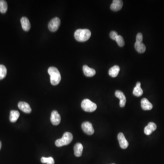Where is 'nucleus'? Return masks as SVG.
I'll list each match as a JSON object with an SVG mask.
<instances>
[{
    "label": "nucleus",
    "mask_w": 164,
    "mask_h": 164,
    "mask_svg": "<svg viewBox=\"0 0 164 164\" xmlns=\"http://www.w3.org/2000/svg\"><path fill=\"white\" fill-rule=\"evenodd\" d=\"M21 22L23 30L27 32L30 30L31 28V24L27 18L26 17H22L21 19Z\"/></svg>",
    "instance_id": "ddd939ff"
},
{
    "label": "nucleus",
    "mask_w": 164,
    "mask_h": 164,
    "mask_svg": "<svg viewBox=\"0 0 164 164\" xmlns=\"http://www.w3.org/2000/svg\"><path fill=\"white\" fill-rule=\"evenodd\" d=\"M8 10V4L4 0L0 1V12L2 13H5Z\"/></svg>",
    "instance_id": "412c9836"
},
{
    "label": "nucleus",
    "mask_w": 164,
    "mask_h": 164,
    "mask_svg": "<svg viewBox=\"0 0 164 164\" xmlns=\"http://www.w3.org/2000/svg\"><path fill=\"white\" fill-rule=\"evenodd\" d=\"M18 107L20 110L25 113H30L32 111V109L29 104L26 102H22V101L19 102Z\"/></svg>",
    "instance_id": "1a4fd4ad"
},
{
    "label": "nucleus",
    "mask_w": 164,
    "mask_h": 164,
    "mask_svg": "<svg viewBox=\"0 0 164 164\" xmlns=\"http://www.w3.org/2000/svg\"><path fill=\"white\" fill-rule=\"evenodd\" d=\"M20 116V113L18 111H11L10 112V121L11 122L15 123L17 121Z\"/></svg>",
    "instance_id": "aec40b11"
},
{
    "label": "nucleus",
    "mask_w": 164,
    "mask_h": 164,
    "mask_svg": "<svg viewBox=\"0 0 164 164\" xmlns=\"http://www.w3.org/2000/svg\"></svg>",
    "instance_id": "cd10ccee"
},
{
    "label": "nucleus",
    "mask_w": 164,
    "mask_h": 164,
    "mask_svg": "<svg viewBox=\"0 0 164 164\" xmlns=\"http://www.w3.org/2000/svg\"><path fill=\"white\" fill-rule=\"evenodd\" d=\"M7 74V69L4 65H0V80L4 79Z\"/></svg>",
    "instance_id": "5701e85b"
},
{
    "label": "nucleus",
    "mask_w": 164,
    "mask_h": 164,
    "mask_svg": "<svg viewBox=\"0 0 164 164\" xmlns=\"http://www.w3.org/2000/svg\"><path fill=\"white\" fill-rule=\"evenodd\" d=\"M135 50L140 53H144L146 50V47L143 43L136 42L134 44Z\"/></svg>",
    "instance_id": "6ab92c4d"
},
{
    "label": "nucleus",
    "mask_w": 164,
    "mask_h": 164,
    "mask_svg": "<svg viewBox=\"0 0 164 164\" xmlns=\"http://www.w3.org/2000/svg\"><path fill=\"white\" fill-rule=\"evenodd\" d=\"M136 42L137 43H142L143 41V35L141 33H138L136 36Z\"/></svg>",
    "instance_id": "393cba45"
},
{
    "label": "nucleus",
    "mask_w": 164,
    "mask_h": 164,
    "mask_svg": "<svg viewBox=\"0 0 164 164\" xmlns=\"http://www.w3.org/2000/svg\"><path fill=\"white\" fill-rule=\"evenodd\" d=\"M84 74L87 77H93L96 74V71L94 69L89 68L87 65H84L83 68Z\"/></svg>",
    "instance_id": "2eb2a0df"
},
{
    "label": "nucleus",
    "mask_w": 164,
    "mask_h": 164,
    "mask_svg": "<svg viewBox=\"0 0 164 164\" xmlns=\"http://www.w3.org/2000/svg\"><path fill=\"white\" fill-rule=\"evenodd\" d=\"M133 95L136 97H140L142 95L143 91L141 88V84L139 82H138L136 85V86L134 88L133 90Z\"/></svg>",
    "instance_id": "dca6fc26"
},
{
    "label": "nucleus",
    "mask_w": 164,
    "mask_h": 164,
    "mask_svg": "<svg viewBox=\"0 0 164 164\" xmlns=\"http://www.w3.org/2000/svg\"><path fill=\"white\" fill-rule=\"evenodd\" d=\"M118 36V34H117V32H115V31H112L110 33V34H109V36H110L111 38L113 40H115V41Z\"/></svg>",
    "instance_id": "a878e982"
},
{
    "label": "nucleus",
    "mask_w": 164,
    "mask_h": 164,
    "mask_svg": "<svg viewBox=\"0 0 164 164\" xmlns=\"http://www.w3.org/2000/svg\"><path fill=\"white\" fill-rule=\"evenodd\" d=\"M83 146L81 143H78L75 144L74 146V155L76 156L80 157L83 153Z\"/></svg>",
    "instance_id": "f3484780"
},
{
    "label": "nucleus",
    "mask_w": 164,
    "mask_h": 164,
    "mask_svg": "<svg viewBox=\"0 0 164 164\" xmlns=\"http://www.w3.org/2000/svg\"><path fill=\"white\" fill-rule=\"evenodd\" d=\"M141 106L144 111H150L153 108L152 104L147 98H143L141 101Z\"/></svg>",
    "instance_id": "4468645a"
},
{
    "label": "nucleus",
    "mask_w": 164,
    "mask_h": 164,
    "mask_svg": "<svg viewBox=\"0 0 164 164\" xmlns=\"http://www.w3.org/2000/svg\"><path fill=\"white\" fill-rule=\"evenodd\" d=\"M115 95L116 97L120 99V105L121 107H124L126 102V98L124 94L120 90H117L115 93Z\"/></svg>",
    "instance_id": "9d476101"
},
{
    "label": "nucleus",
    "mask_w": 164,
    "mask_h": 164,
    "mask_svg": "<svg viewBox=\"0 0 164 164\" xmlns=\"http://www.w3.org/2000/svg\"><path fill=\"white\" fill-rule=\"evenodd\" d=\"M118 140H119L120 146L122 149H125L129 146V143L125 138L124 134L122 133H120L118 135Z\"/></svg>",
    "instance_id": "6e6552de"
},
{
    "label": "nucleus",
    "mask_w": 164,
    "mask_h": 164,
    "mask_svg": "<svg viewBox=\"0 0 164 164\" xmlns=\"http://www.w3.org/2000/svg\"><path fill=\"white\" fill-rule=\"evenodd\" d=\"M2 147V142L0 141V150L1 149Z\"/></svg>",
    "instance_id": "bb28decb"
},
{
    "label": "nucleus",
    "mask_w": 164,
    "mask_h": 164,
    "mask_svg": "<svg viewBox=\"0 0 164 164\" xmlns=\"http://www.w3.org/2000/svg\"><path fill=\"white\" fill-rule=\"evenodd\" d=\"M82 128L84 132L88 135H92L95 132V130L92 124L89 122H85L83 123L82 124Z\"/></svg>",
    "instance_id": "423d86ee"
},
{
    "label": "nucleus",
    "mask_w": 164,
    "mask_h": 164,
    "mask_svg": "<svg viewBox=\"0 0 164 164\" xmlns=\"http://www.w3.org/2000/svg\"><path fill=\"white\" fill-rule=\"evenodd\" d=\"M120 67L118 65H115V66L112 67L109 70L108 73H109V75L111 77H113V78H115V77H116L118 76V74L120 72Z\"/></svg>",
    "instance_id": "a211bd4d"
},
{
    "label": "nucleus",
    "mask_w": 164,
    "mask_h": 164,
    "mask_svg": "<svg viewBox=\"0 0 164 164\" xmlns=\"http://www.w3.org/2000/svg\"><path fill=\"white\" fill-rule=\"evenodd\" d=\"M60 25V20L59 18L56 17L51 20L48 23V29L51 32H56L59 29Z\"/></svg>",
    "instance_id": "39448f33"
},
{
    "label": "nucleus",
    "mask_w": 164,
    "mask_h": 164,
    "mask_svg": "<svg viewBox=\"0 0 164 164\" xmlns=\"http://www.w3.org/2000/svg\"><path fill=\"white\" fill-rule=\"evenodd\" d=\"M157 126L156 124L153 122H150L144 129V132L147 135H149L156 129Z\"/></svg>",
    "instance_id": "f8f14e48"
},
{
    "label": "nucleus",
    "mask_w": 164,
    "mask_h": 164,
    "mask_svg": "<svg viewBox=\"0 0 164 164\" xmlns=\"http://www.w3.org/2000/svg\"><path fill=\"white\" fill-rule=\"evenodd\" d=\"M123 1L121 0H114L111 6V9L113 11H118L121 9Z\"/></svg>",
    "instance_id": "9b49d317"
},
{
    "label": "nucleus",
    "mask_w": 164,
    "mask_h": 164,
    "mask_svg": "<svg viewBox=\"0 0 164 164\" xmlns=\"http://www.w3.org/2000/svg\"><path fill=\"white\" fill-rule=\"evenodd\" d=\"M91 35V32L88 29H78L74 33L75 39L80 42L87 41L89 39Z\"/></svg>",
    "instance_id": "f03ea898"
},
{
    "label": "nucleus",
    "mask_w": 164,
    "mask_h": 164,
    "mask_svg": "<svg viewBox=\"0 0 164 164\" xmlns=\"http://www.w3.org/2000/svg\"><path fill=\"white\" fill-rule=\"evenodd\" d=\"M82 109L87 112H93L97 109V105L88 99H85L82 102Z\"/></svg>",
    "instance_id": "20e7f679"
},
{
    "label": "nucleus",
    "mask_w": 164,
    "mask_h": 164,
    "mask_svg": "<svg viewBox=\"0 0 164 164\" xmlns=\"http://www.w3.org/2000/svg\"><path fill=\"white\" fill-rule=\"evenodd\" d=\"M73 140V136L71 133L65 132L62 138L55 141V145L58 147H62L69 145Z\"/></svg>",
    "instance_id": "7ed1b4c3"
},
{
    "label": "nucleus",
    "mask_w": 164,
    "mask_h": 164,
    "mask_svg": "<svg viewBox=\"0 0 164 164\" xmlns=\"http://www.w3.org/2000/svg\"><path fill=\"white\" fill-rule=\"evenodd\" d=\"M41 162L43 164H54L55 161L53 158L52 157H43L41 159Z\"/></svg>",
    "instance_id": "4be33fe9"
},
{
    "label": "nucleus",
    "mask_w": 164,
    "mask_h": 164,
    "mask_svg": "<svg viewBox=\"0 0 164 164\" xmlns=\"http://www.w3.org/2000/svg\"><path fill=\"white\" fill-rule=\"evenodd\" d=\"M48 72L50 76L51 84L54 86L59 85L61 80V76L59 70L55 67H50L48 69Z\"/></svg>",
    "instance_id": "f257e3e1"
},
{
    "label": "nucleus",
    "mask_w": 164,
    "mask_h": 164,
    "mask_svg": "<svg viewBox=\"0 0 164 164\" xmlns=\"http://www.w3.org/2000/svg\"><path fill=\"white\" fill-rule=\"evenodd\" d=\"M119 46L122 47L124 45V41L121 35H118L115 40Z\"/></svg>",
    "instance_id": "b1692460"
},
{
    "label": "nucleus",
    "mask_w": 164,
    "mask_h": 164,
    "mask_svg": "<svg viewBox=\"0 0 164 164\" xmlns=\"http://www.w3.org/2000/svg\"><path fill=\"white\" fill-rule=\"evenodd\" d=\"M51 123L54 125H58L61 122V117L58 112L54 111L51 113L50 118Z\"/></svg>",
    "instance_id": "0eeeda50"
}]
</instances>
